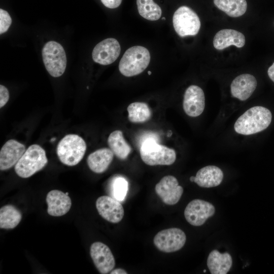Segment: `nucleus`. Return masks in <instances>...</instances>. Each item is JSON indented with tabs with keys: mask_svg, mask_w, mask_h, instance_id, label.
<instances>
[{
	"mask_svg": "<svg viewBox=\"0 0 274 274\" xmlns=\"http://www.w3.org/2000/svg\"><path fill=\"white\" fill-rule=\"evenodd\" d=\"M12 23L11 18L7 11L0 9V33L8 30Z\"/></svg>",
	"mask_w": 274,
	"mask_h": 274,
	"instance_id": "obj_28",
	"label": "nucleus"
},
{
	"mask_svg": "<svg viewBox=\"0 0 274 274\" xmlns=\"http://www.w3.org/2000/svg\"><path fill=\"white\" fill-rule=\"evenodd\" d=\"M271 119V113L268 109L261 106L253 107L238 117L234 123V130L239 134H253L267 128Z\"/></svg>",
	"mask_w": 274,
	"mask_h": 274,
	"instance_id": "obj_1",
	"label": "nucleus"
},
{
	"mask_svg": "<svg viewBox=\"0 0 274 274\" xmlns=\"http://www.w3.org/2000/svg\"><path fill=\"white\" fill-rule=\"evenodd\" d=\"M246 42L245 36L232 29H223L218 31L213 39V45L217 50H223L231 45L243 47Z\"/></svg>",
	"mask_w": 274,
	"mask_h": 274,
	"instance_id": "obj_18",
	"label": "nucleus"
},
{
	"mask_svg": "<svg viewBox=\"0 0 274 274\" xmlns=\"http://www.w3.org/2000/svg\"><path fill=\"white\" fill-rule=\"evenodd\" d=\"M114 157L112 151L107 148L99 149L89 155L87 159L89 168L94 173L105 172L111 163Z\"/></svg>",
	"mask_w": 274,
	"mask_h": 274,
	"instance_id": "obj_20",
	"label": "nucleus"
},
{
	"mask_svg": "<svg viewBox=\"0 0 274 274\" xmlns=\"http://www.w3.org/2000/svg\"><path fill=\"white\" fill-rule=\"evenodd\" d=\"M148 74L149 75H150V74H151V72L150 71H148Z\"/></svg>",
	"mask_w": 274,
	"mask_h": 274,
	"instance_id": "obj_34",
	"label": "nucleus"
},
{
	"mask_svg": "<svg viewBox=\"0 0 274 274\" xmlns=\"http://www.w3.org/2000/svg\"><path fill=\"white\" fill-rule=\"evenodd\" d=\"M257 86V80L252 75L244 74L237 76L231 82V95L241 100L249 98Z\"/></svg>",
	"mask_w": 274,
	"mask_h": 274,
	"instance_id": "obj_17",
	"label": "nucleus"
},
{
	"mask_svg": "<svg viewBox=\"0 0 274 274\" xmlns=\"http://www.w3.org/2000/svg\"><path fill=\"white\" fill-rule=\"evenodd\" d=\"M9 99V93L7 88L4 85H0V108L4 107Z\"/></svg>",
	"mask_w": 274,
	"mask_h": 274,
	"instance_id": "obj_29",
	"label": "nucleus"
},
{
	"mask_svg": "<svg viewBox=\"0 0 274 274\" xmlns=\"http://www.w3.org/2000/svg\"><path fill=\"white\" fill-rule=\"evenodd\" d=\"M108 144L114 154L120 159L124 160L129 155L131 148L124 139L121 130H116L109 135Z\"/></svg>",
	"mask_w": 274,
	"mask_h": 274,
	"instance_id": "obj_22",
	"label": "nucleus"
},
{
	"mask_svg": "<svg viewBox=\"0 0 274 274\" xmlns=\"http://www.w3.org/2000/svg\"><path fill=\"white\" fill-rule=\"evenodd\" d=\"M48 163L45 151L40 145L30 146L15 165L17 175L27 178L43 168Z\"/></svg>",
	"mask_w": 274,
	"mask_h": 274,
	"instance_id": "obj_4",
	"label": "nucleus"
},
{
	"mask_svg": "<svg viewBox=\"0 0 274 274\" xmlns=\"http://www.w3.org/2000/svg\"><path fill=\"white\" fill-rule=\"evenodd\" d=\"M24 145L15 140L8 141L0 152V169L7 170L15 165L25 151Z\"/></svg>",
	"mask_w": 274,
	"mask_h": 274,
	"instance_id": "obj_15",
	"label": "nucleus"
},
{
	"mask_svg": "<svg viewBox=\"0 0 274 274\" xmlns=\"http://www.w3.org/2000/svg\"><path fill=\"white\" fill-rule=\"evenodd\" d=\"M155 192L166 204L174 205L180 199L183 188L179 185L175 177L168 175L163 177L156 185Z\"/></svg>",
	"mask_w": 274,
	"mask_h": 274,
	"instance_id": "obj_10",
	"label": "nucleus"
},
{
	"mask_svg": "<svg viewBox=\"0 0 274 274\" xmlns=\"http://www.w3.org/2000/svg\"><path fill=\"white\" fill-rule=\"evenodd\" d=\"M96 208L99 215L109 222L117 223L123 218L124 211L120 201L110 196L98 197Z\"/></svg>",
	"mask_w": 274,
	"mask_h": 274,
	"instance_id": "obj_13",
	"label": "nucleus"
},
{
	"mask_svg": "<svg viewBox=\"0 0 274 274\" xmlns=\"http://www.w3.org/2000/svg\"><path fill=\"white\" fill-rule=\"evenodd\" d=\"M190 181L192 182H194L195 177L194 176H191L190 177Z\"/></svg>",
	"mask_w": 274,
	"mask_h": 274,
	"instance_id": "obj_33",
	"label": "nucleus"
},
{
	"mask_svg": "<svg viewBox=\"0 0 274 274\" xmlns=\"http://www.w3.org/2000/svg\"><path fill=\"white\" fill-rule=\"evenodd\" d=\"M46 202L49 215L59 217L66 214L72 206L71 198L65 193L58 190H52L47 194Z\"/></svg>",
	"mask_w": 274,
	"mask_h": 274,
	"instance_id": "obj_16",
	"label": "nucleus"
},
{
	"mask_svg": "<svg viewBox=\"0 0 274 274\" xmlns=\"http://www.w3.org/2000/svg\"><path fill=\"white\" fill-rule=\"evenodd\" d=\"M136 5L139 13L145 19L156 21L160 18L161 9L153 0H136Z\"/></svg>",
	"mask_w": 274,
	"mask_h": 274,
	"instance_id": "obj_26",
	"label": "nucleus"
},
{
	"mask_svg": "<svg viewBox=\"0 0 274 274\" xmlns=\"http://www.w3.org/2000/svg\"><path fill=\"white\" fill-rule=\"evenodd\" d=\"M173 23L176 32L181 37L196 35L201 26L197 14L185 6L179 7L175 11L173 17Z\"/></svg>",
	"mask_w": 274,
	"mask_h": 274,
	"instance_id": "obj_7",
	"label": "nucleus"
},
{
	"mask_svg": "<svg viewBox=\"0 0 274 274\" xmlns=\"http://www.w3.org/2000/svg\"><path fill=\"white\" fill-rule=\"evenodd\" d=\"M162 20H164V19H165V18L164 17H163V18H162Z\"/></svg>",
	"mask_w": 274,
	"mask_h": 274,
	"instance_id": "obj_35",
	"label": "nucleus"
},
{
	"mask_svg": "<svg viewBox=\"0 0 274 274\" xmlns=\"http://www.w3.org/2000/svg\"><path fill=\"white\" fill-rule=\"evenodd\" d=\"M214 4L219 10L231 17L243 15L247 9L246 0H214Z\"/></svg>",
	"mask_w": 274,
	"mask_h": 274,
	"instance_id": "obj_24",
	"label": "nucleus"
},
{
	"mask_svg": "<svg viewBox=\"0 0 274 274\" xmlns=\"http://www.w3.org/2000/svg\"><path fill=\"white\" fill-rule=\"evenodd\" d=\"M111 274H127V272L123 269L119 268L112 270L110 273Z\"/></svg>",
	"mask_w": 274,
	"mask_h": 274,
	"instance_id": "obj_32",
	"label": "nucleus"
},
{
	"mask_svg": "<svg viewBox=\"0 0 274 274\" xmlns=\"http://www.w3.org/2000/svg\"><path fill=\"white\" fill-rule=\"evenodd\" d=\"M204 107L205 96L202 89L197 85L189 86L184 95L183 107L185 113L190 117H197L203 112Z\"/></svg>",
	"mask_w": 274,
	"mask_h": 274,
	"instance_id": "obj_14",
	"label": "nucleus"
},
{
	"mask_svg": "<svg viewBox=\"0 0 274 274\" xmlns=\"http://www.w3.org/2000/svg\"><path fill=\"white\" fill-rule=\"evenodd\" d=\"M86 150L85 141L79 135L69 134L64 136L57 147L60 161L67 166H74L82 159Z\"/></svg>",
	"mask_w": 274,
	"mask_h": 274,
	"instance_id": "obj_5",
	"label": "nucleus"
},
{
	"mask_svg": "<svg viewBox=\"0 0 274 274\" xmlns=\"http://www.w3.org/2000/svg\"><path fill=\"white\" fill-rule=\"evenodd\" d=\"M128 118L132 123H143L149 120L152 115L148 105L143 102H134L127 107Z\"/></svg>",
	"mask_w": 274,
	"mask_h": 274,
	"instance_id": "obj_25",
	"label": "nucleus"
},
{
	"mask_svg": "<svg viewBox=\"0 0 274 274\" xmlns=\"http://www.w3.org/2000/svg\"><path fill=\"white\" fill-rule=\"evenodd\" d=\"M90 254L98 271L102 274L110 273L115 266L114 257L108 246L96 242L90 246Z\"/></svg>",
	"mask_w": 274,
	"mask_h": 274,
	"instance_id": "obj_11",
	"label": "nucleus"
},
{
	"mask_svg": "<svg viewBox=\"0 0 274 274\" xmlns=\"http://www.w3.org/2000/svg\"><path fill=\"white\" fill-rule=\"evenodd\" d=\"M203 272H206V269H204V270H203Z\"/></svg>",
	"mask_w": 274,
	"mask_h": 274,
	"instance_id": "obj_36",
	"label": "nucleus"
},
{
	"mask_svg": "<svg viewBox=\"0 0 274 274\" xmlns=\"http://www.w3.org/2000/svg\"><path fill=\"white\" fill-rule=\"evenodd\" d=\"M120 51L118 41L114 38H108L94 47L92 53V59L100 64H110L118 58Z\"/></svg>",
	"mask_w": 274,
	"mask_h": 274,
	"instance_id": "obj_12",
	"label": "nucleus"
},
{
	"mask_svg": "<svg viewBox=\"0 0 274 274\" xmlns=\"http://www.w3.org/2000/svg\"><path fill=\"white\" fill-rule=\"evenodd\" d=\"M215 212L214 206L211 203L199 199L190 201L184 211L187 221L194 226L203 225L206 220Z\"/></svg>",
	"mask_w": 274,
	"mask_h": 274,
	"instance_id": "obj_9",
	"label": "nucleus"
},
{
	"mask_svg": "<svg viewBox=\"0 0 274 274\" xmlns=\"http://www.w3.org/2000/svg\"><path fill=\"white\" fill-rule=\"evenodd\" d=\"M223 179V173L220 168L215 165H208L197 172L194 182L200 187L210 188L219 185Z\"/></svg>",
	"mask_w": 274,
	"mask_h": 274,
	"instance_id": "obj_19",
	"label": "nucleus"
},
{
	"mask_svg": "<svg viewBox=\"0 0 274 274\" xmlns=\"http://www.w3.org/2000/svg\"><path fill=\"white\" fill-rule=\"evenodd\" d=\"M140 152L143 161L150 166L169 165L176 159V153L173 149L159 144L152 137L142 142Z\"/></svg>",
	"mask_w": 274,
	"mask_h": 274,
	"instance_id": "obj_2",
	"label": "nucleus"
},
{
	"mask_svg": "<svg viewBox=\"0 0 274 274\" xmlns=\"http://www.w3.org/2000/svg\"><path fill=\"white\" fill-rule=\"evenodd\" d=\"M102 3L106 7L110 9H114L118 7L122 0H100Z\"/></svg>",
	"mask_w": 274,
	"mask_h": 274,
	"instance_id": "obj_30",
	"label": "nucleus"
},
{
	"mask_svg": "<svg viewBox=\"0 0 274 274\" xmlns=\"http://www.w3.org/2000/svg\"><path fill=\"white\" fill-rule=\"evenodd\" d=\"M22 219L21 212L15 206L7 204L0 209V228L10 229L16 227Z\"/></svg>",
	"mask_w": 274,
	"mask_h": 274,
	"instance_id": "obj_23",
	"label": "nucleus"
},
{
	"mask_svg": "<svg viewBox=\"0 0 274 274\" xmlns=\"http://www.w3.org/2000/svg\"><path fill=\"white\" fill-rule=\"evenodd\" d=\"M267 74L269 78L274 82V62L268 68Z\"/></svg>",
	"mask_w": 274,
	"mask_h": 274,
	"instance_id": "obj_31",
	"label": "nucleus"
},
{
	"mask_svg": "<svg viewBox=\"0 0 274 274\" xmlns=\"http://www.w3.org/2000/svg\"><path fill=\"white\" fill-rule=\"evenodd\" d=\"M42 57L46 69L54 77L61 76L66 65V57L63 47L55 41L45 44L42 49Z\"/></svg>",
	"mask_w": 274,
	"mask_h": 274,
	"instance_id": "obj_6",
	"label": "nucleus"
},
{
	"mask_svg": "<svg viewBox=\"0 0 274 274\" xmlns=\"http://www.w3.org/2000/svg\"><path fill=\"white\" fill-rule=\"evenodd\" d=\"M186 241L185 233L178 228L161 230L153 238L155 247L165 253H172L180 250L184 246Z\"/></svg>",
	"mask_w": 274,
	"mask_h": 274,
	"instance_id": "obj_8",
	"label": "nucleus"
},
{
	"mask_svg": "<svg viewBox=\"0 0 274 274\" xmlns=\"http://www.w3.org/2000/svg\"><path fill=\"white\" fill-rule=\"evenodd\" d=\"M232 263V258L228 253H220L216 250L210 253L207 259V266L212 274H226Z\"/></svg>",
	"mask_w": 274,
	"mask_h": 274,
	"instance_id": "obj_21",
	"label": "nucleus"
},
{
	"mask_svg": "<svg viewBox=\"0 0 274 274\" xmlns=\"http://www.w3.org/2000/svg\"><path fill=\"white\" fill-rule=\"evenodd\" d=\"M150 54L145 47L135 46L128 48L123 54L119 70L126 77H132L142 73L148 66Z\"/></svg>",
	"mask_w": 274,
	"mask_h": 274,
	"instance_id": "obj_3",
	"label": "nucleus"
},
{
	"mask_svg": "<svg viewBox=\"0 0 274 274\" xmlns=\"http://www.w3.org/2000/svg\"><path fill=\"white\" fill-rule=\"evenodd\" d=\"M108 189L110 196L119 201H122L128 191V183L124 177L117 176L110 181Z\"/></svg>",
	"mask_w": 274,
	"mask_h": 274,
	"instance_id": "obj_27",
	"label": "nucleus"
}]
</instances>
